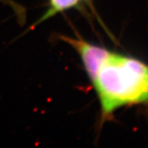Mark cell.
I'll return each instance as SVG.
<instances>
[{"label":"cell","mask_w":148,"mask_h":148,"mask_svg":"<svg viewBox=\"0 0 148 148\" xmlns=\"http://www.w3.org/2000/svg\"><path fill=\"white\" fill-rule=\"evenodd\" d=\"M101 106V120L123 107L148 101V64L109 51L90 80Z\"/></svg>","instance_id":"obj_1"},{"label":"cell","mask_w":148,"mask_h":148,"mask_svg":"<svg viewBox=\"0 0 148 148\" xmlns=\"http://www.w3.org/2000/svg\"><path fill=\"white\" fill-rule=\"evenodd\" d=\"M60 39L71 45L77 51L89 79L92 80L109 50L90 43L82 39H75L66 36H60Z\"/></svg>","instance_id":"obj_2"},{"label":"cell","mask_w":148,"mask_h":148,"mask_svg":"<svg viewBox=\"0 0 148 148\" xmlns=\"http://www.w3.org/2000/svg\"><path fill=\"white\" fill-rule=\"evenodd\" d=\"M81 1V0H50L49 1V7L47 10L32 25V28H30V30L36 27L37 25L40 24L41 23L47 21V19H50L51 17H53L58 13L75 7Z\"/></svg>","instance_id":"obj_3"},{"label":"cell","mask_w":148,"mask_h":148,"mask_svg":"<svg viewBox=\"0 0 148 148\" xmlns=\"http://www.w3.org/2000/svg\"><path fill=\"white\" fill-rule=\"evenodd\" d=\"M1 1H2V2H5V3H7V2H8V1H9V0H1Z\"/></svg>","instance_id":"obj_4"}]
</instances>
